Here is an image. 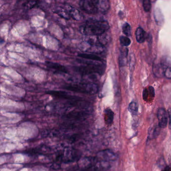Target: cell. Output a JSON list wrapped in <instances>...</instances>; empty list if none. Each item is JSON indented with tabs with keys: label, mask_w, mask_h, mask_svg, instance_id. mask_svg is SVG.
Instances as JSON below:
<instances>
[{
	"label": "cell",
	"mask_w": 171,
	"mask_h": 171,
	"mask_svg": "<svg viewBox=\"0 0 171 171\" xmlns=\"http://www.w3.org/2000/svg\"><path fill=\"white\" fill-rule=\"evenodd\" d=\"M110 28L109 23L106 20L90 19L80 27L81 34L88 36H100Z\"/></svg>",
	"instance_id": "6da1fadb"
},
{
	"label": "cell",
	"mask_w": 171,
	"mask_h": 171,
	"mask_svg": "<svg viewBox=\"0 0 171 171\" xmlns=\"http://www.w3.org/2000/svg\"><path fill=\"white\" fill-rule=\"evenodd\" d=\"M68 91L79 93H85L88 95H95L97 93L98 87L96 84L93 83L89 84H74L69 85L64 87Z\"/></svg>",
	"instance_id": "7a4b0ae2"
},
{
	"label": "cell",
	"mask_w": 171,
	"mask_h": 171,
	"mask_svg": "<svg viewBox=\"0 0 171 171\" xmlns=\"http://www.w3.org/2000/svg\"><path fill=\"white\" fill-rule=\"evenodd\" d=\"M76 70L82 75H89L94 73L102 74L104 72L101 63L88 64L86 66L77 67L76 68Z\"/></svg>",
	"instance_id": "3957f363"
},
{
	"label": "cell",
	"mask_w": 171,
	"mask_h": 171,
	"mask_svg": "<svg viewBox=\"0 0 171 171\" xmlns=\"http://www.w3.org/2000/svg\"><path fill=\"white\" fill-rule=\"evenodd\" d=\"M98 1L94 0H82L79 2V6L82 10L88 14H96L98 10Z\"/></svg>",
	"instance_id": "277c9868"
},
{
	"label": "cell",
	"mask_w": 171,
	"mask_h": 171,
	"mask_svg": "<svg viewBox=\"0 0 171 171\" xmlns=\"http://www.w3.org/2000/svg\"><path fill=\"white\" fill-rule=\"evenodd\" d=\"M157 117L160 128H165L167 126L168 115L166 111L163 108H159L158 111Z\"/></svg>",
	"instance_id": "5b68a950"
},
{
	"label": "cell",
	"mask_w": 171,
	"mask_h": 171,
	"mask_svg": "<svg viewBox=\"0 0 171 171\" xmlns=\"http://www.w3.org/2000/svg\"><path fill=\"white\" fill-rule=\"evenodd\" d=\"M167 67V64L165 59H164V60L162 61L161 63L155 64L153 66V73L156 76L158 77L163 76Z\"/></svg>",
	"instance_id": "8992f818"
},
{
	"label": "cell",
	"mask_w": 171,
	"mask_h": 171,
	"mask_svg": "<svg viewBox=\"0 0 171 171\" xmlns=\"http://www.w3.org/2000/svg\"><path fill=\"white\" fill-rule=\"evenodd\" d=\"M65 9L68 12L70 17H71L75 20H81L84 18L82 14L76 8H74L70 5H67L66 6V8Z\"/></svg>",
	"instance_id": "52a82bcc"
},
{
	"label": "cell",
	"mask_w": 171,
	"mask_h": 171,
	"mask_svg": "<svg viewBox=\"0 0 171 171\" xmlns=\"http://www.w3.org/2000/svg\"><path fill=\"white\" fill-rule=\"evenodd\" d=\"M46 65L51 69H54L57 72L64 73H68V71L66 67L58 63L52 62H46Z\"/></svg>",
	"instance_id": "ba28073f"
},
{
	"label": "cell",
	"mask_w": 171,
	"mask_h": 171,
	"mask_svg": "<svg viewBox=\"0 0 171 171\" xmlns=\"http://www.w3.org/2000/svg\"><path fill=\"white\" fill-rule=\"evenodd\" d=\"M98 156L100 158L106 161H114L115 159V155L114 153L107 150L100 152L98 153Z\"/></svg>",
	"instance_id": "9c48e42d"
},
{
	"label": "cell",
	"mask_w": 171,
	"mask_h": 171,
	"mask_svg": "<svg viewBox=\"0 0 171 171\" xmlns=\"http://www.w3.org/2000/svg\"><path fill=\"white\" fill-rule=\"evenodd\" d=\"M136 38L138 42L142 43L148 39V34L141 27H138L136 31Z\"/></svg>",
	"instance_id": "30bf717a"
},
{
	"label": "cell",
	"mask_w": 171,
	"mask_h": 171,
	"mask_svg": "<svg viewBox=\"0 0 171 171\" xmlns=\"http://www.w3.org/2000/svg\"><path fill=\"white\" fill-rule=\"evenodd\" d=\"M110 2L107 0H102L98 1V8L99 11L101 13H106L110 9Z\"/></svg>",
	"instance_id": "8fae6325"
},
{
	"label": "cell",
	"mask_w": 171,
	"mask_h": 171,
	"mask_svg": "<svg viewBox=\"0 0 171 171\" xmlns=\"http://www.w3.org/2000/svg\"><path fill=\"white\" fill-rule=\"evenodd\" d=\"M114 113L110 108H107L104 112V120L107 125H111L114 120Z\"/></svg>",
	"instance_id": "7c38bea8"
},
{
	"label": "cell",
	"mask_w": 171,
	"mask_h": 171,
	"mask_svg": "<svg viewBox=\"0 0 171 171\" xmlns=\"http://www.w3.org/2000/svg\"><path fill=\"white\" fill-rule=\"evenodd\" d=\"M47 93L52 96H55L56 97H59V98H66V99H71V98H73L72 96H70L66 92L62 91H49L47 92Z\"/></svg>",
	"instance_id": "4fadbf2b"
},
{
	"label": "cell",
	"mask_w": 171,
	"mask_h": 171,
	"mask_svg": "<svg viewBox=\"0 0 171 171\" xmlns=\"http://www.w3.org/2000/svg\"><path fill=\"white\" fill-rule=\"evenodd\" d=\"M78 56L84 59H88L96 62H102V59L98 56L94 54L89 53H80L78 54Z\"/></svg>",
	"instance_id": "5bb4252c"
},
{
	"label": "cell",
	"mask_w": 171,
	"mask_h": 171,
	"mask_svg": "<svg viewBox=\"0 0 171 171\" xmlns=\"http://www.w3.org/2000/svg\"><path fill=\"white\" fill-rule=\"evenodd\" d=\"M54 12L55 13H56L59 16L64 18V19H66V20H69L70 19L69 13L65 8L58 7L56 8H55Z\"/></svg>",
	"instance_id": "9a60e30c"
},
{
	"label": "cell",
	"mask_w": 171,
	"mask_h": 171,
	"mask_svg": "<svg viewBox=\"0 0 171 171\" xmlns=\"http://www.w3.org/2000/svg\"><path fill=\"white\" fill-rule=\"evenodd\" d=\"M154 18L158 25H162L164 21V18L161 11L159 8L156 9L154 12Z\"/></svg>",
	"instance_id": "2e32d148"
},
{
	"label": "cell",
	"mask_w": 171,
	"mask_h": 171,
	"mask_svg": "<svg viewBox=\"0 0 171 171\" xmlns=\"http://www.w3.org/2000/svg\"><path fill=\"white\" fill-rule=\"evenodd\" d=\"M128 54V49L127 48L122 49L121 55L119 57V64L120 66H125L127 64V57Z\"/></svg>",
	"instance_id": "e0dca14e"
},
{
	"label": "cell",
	"mask_w": 171,
	"mask_h": 171,
	"mask_svg": "<svg viewBox=\"0 0 171 171\" xmlns=\"http://www.w3.org/2000/svg\"><path fill=\"white\" fill-rule=\"evenodd\" d=\"M129 111L133 116H136L138 112V105L137 103L135 101H132L129 104Z\"/></svg>",
	"instance_id": "ac0fdd59"
},
{
	"label": "cell",
	"mask_w": 171,
	"mask_h": 171,
	"mask_svg": "<svg viewBox=\"0 0 171 171\" xmlns=\"http://www.w3.org/2000/svg\"><path fill=\"white\" fill-rule=\"evenodd\" d=\"M123 32L127 37L131 35V27L129 23H125L122 26Z\"/></svg>",
	"instance_id": "d6986e66"
},
{
	"label": "cell",
	"mask_w": 171,
	"mask_h": 171,
	"mask_svg": "<svg viewBox=\"0 0 171 171\" xmlns=\"http://www.w3.org/2000/svg\"><path fill=\"white\" fill-rule=\"evenodd\" d=\"M165 60L167 64V67L165 70L164 76L168 79H171V63L170 62L171 60H169L168 58L165 59Z\"/></svg>",
	"instance_id": "ffe728a7"
},
{
	"label": "cell",
	"mask_w": 171,
	"mask_h": 171,
	"mask_svg": "<svg viewBox=\"0 0 171 171\" xmlns=\"http://www.w3.org/2000/svg\"><path fill=\"white\" fill-rule=\"evenodd\" d=\"M120 42L121 45L123 47L128 46L131 43V40L129 37L127 36H120Z\"/></svg>",
	"instance_id": "44dd1931"
},
{
	"label": "cell",
	"mask_w": 171,
	"mask_h": 171,
	"mask_svg": "<svg viewBox=\"0 0 171 171\" xmlns=\"http://www.w3.org/2000/svg\"><path fill=\"white\" fill-rule=\"evenodd\" d=\"M143 6L144 10L146 12H149L151 9V3L149 0H144L143 2Z\"/></svg>",
	"instance_id": "7402d4cb"
},
{
	"label": "cell",
	"mask_w": 171,
	"mask_h": 171,
	"mask_svg": "<svg viewBox=\"0 0 171 171\" xmlns=\"http://www.w3.org/2000/svg\"><path fill=\"white\" fill-rule=\"evenodd\" d=\"M135 62H136V59H135V55L133 53H131L130 57V68L131 70L134 69L135 67Z\"/></svg>",
	"instance_id": "603a6c76"
},
{
	"label": "cell",
	"mask_w": 171,
	"mask_h": 171,
	"mask_svg": "<svg viewBox=\"0 0 171 171\" xmlns=\"http://www.w3.org/2000/svg\"><path fill=\"white\" fill-rule=\"evenodd\" d=\"M160 132V127L159 126H157L155 128H153L152 130V132L151 131V133H152V135H151L153 138L156 137L158 135H159Z\"/></svg>",
	"instance_id": "cb8c5ba5"
},
{
	"label": "cell",
	"mask_w": 171,
	"mask_h": 171,
	"mask_svg": "<svg viewBox=\"0 0 171 171\" xmlns=\"http://www.w3.org/2000/svg\"><path fill=\"white\" fill-rule=\"evenodd\" d=\"M148 100L149 98H154L155 96V90L152 86H149L148 88Z\"/></svg>",
	"instance_id": "d4e9b609"
},
{
	"label": "cell",
	"mask_w": 171,
	"mask_h": 171,
	"mask_svg": "<svg viewBox=\"0 0 171 171\" xmlns=\"http://www.w3.org/2000/svg\"><path fill=\"white\" fill-rule=\"evenodd\" d=\"M168 114L169 117V127L171 130V108H169V110H168Z\"/></svg>",
	"instance_id": "484cf974"
},
{
	"label": "cell",
	"mask_w": 171,
	"mask_h": 171,
	"mask_svg": "<svg viewBox=\"0 0 171 171\" xmlns=\"http://www.w3.org/2000/svg\"><path fill=\"white\" fill-rule=\"evenodd\" d=\"M170 171V168L169 166H166L163 168L162 171Z\"/></svg>",
	"instance_id": "4316f807"
},
{
	"label": "cell",
	"mask_w": 171,
	"mask_h": 171,
	"mask_svg": "<svg viewBox=\"0 0 171 171\" xmlns=\"http://www.w3.org/2000/svg\"><path fill=\"white\" fill-rule=\"evenodd\" d=\"M170 169L171 170V167H170Z\"/></svg>",
	"instance_id": "83f0119b"
}]
</instances>
